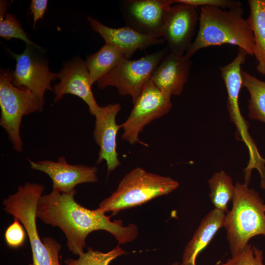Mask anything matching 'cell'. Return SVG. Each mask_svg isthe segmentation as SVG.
Returning <instances> with one entry per match:
<instances>
[{
	"mask_svg": "<svg viewBox=\"0 0 265 265\" xmlns=\"http://www.w3.org/2000/svg\"><path fill=\"white\" fill-rule=\"evenodd\" d=\"M76 190L63 193L52 190L39 198L36 217L45 224L60 228L67 239V246L74 254L79 256L86 246L85 240L91 232L105 230L113 235L119 244L134 240L138 229L134 224L123 226L120 220H110V216L91 210L75 199Z\"/></svg>",
	"mask_w": 265,
	"mask_h": 265,
	"instance_id": "1",
	"label": "cell"
},
{
	"mask_svg": "<svg viewBox=\"0 0 265 265\" xmlns=\"http://www.w3.org/2000/svg\"><path fill=\"white\" fill-rule=\"evenodd\" d=\"M241 6L230 9L201 7L197 35L185 55L191 57L198 51L211 46L230 44L253 55L254 36Z\"/></svg>",
	"mask_w": 265,
	"mask_h": 265,
	"instance_id": "2",
	"label": "cell"
},
{
	"mask_svg": "<svg viewBox=\"0 0 265 265\" xmlns=\"http://www.w3.org/2000/svg\"><path fill=\"white\" fill-rule=\"evenodd\" d=\"M45 187L43 185L26 183L14 194L2 202L3 210L17 218L23 224L31 246L32 263L29 265H60L59 253L61 245L54 239H41L36 226V207Z\"/></svg>",
	"mask_w": 265,
	"mask_h": 265,
	"instance_id": "3",
	"label": "cell"
},
{
	"mask_svg": "<svg viewBox=\"0 0 265 265\" xmlns=\"http://www.w3.org/2000/svg\"><path fill=\"white\" fill-rule=\"evenodd\" d=\"M248 185L236 183L232 207L224 219L223 227L232 256L242 251L254 237H265L264 200Z\"/></svg>",
	"mask_w": 265,
	"mask_h": 265,
	"instance_id": "4",
	"label": "cell"
},
{
	"mask_svg": "<svg viewBox=\"0 0 265 265\" xmlns=\"http://www.w3.org/2000/svg\"><path fill=\"white\" fill-rule=\"evenodd\" d=\"M179 186L178 181L137 167L127 173L115 191L104 199L96 209L102 213L120 211L141 205L152 199L167 195Z\"/></svg>",
	"mask_w": 265,
	"mask_h": 265,
	"instance_id": "5",
	"label": "cell"
},
{
	"mask_svg": "<svg viewBox=\"0 0 265 265\" xmlns=\"http://www.w3.org/2000/svg\"><path fill=\"white\" fill-rule=\"evenodd\" d=\"M12 79V71L9 69L0 70V125L7 133L15 151L22 152L23 142L20 128L23 118L42 111L43 108L30 90L15 86Z\"/></svg>",
	"mask_w": 265,
	"mask_h": 265,
	"instance_id": "6",
	"label": "cell"
},
{
	"mask_svg": "<svg viewBox=\"0 0 265 265\" xmlns=\"http://www.w3.org/2000/svg\"><path fill=\"white\" fill-rule=\"evenodd\" d=\"M168 50V47L165 48L135 60L123 57L97 82L98 87L104 89L108 86L115 87L120 95L131 96L133 103Z\"/></svg>",
	"mask_w": 265,
	"mask_h": 265,
	"instance_id": "7",
	"label": "cell"
},
{
	"mask_svg": "<svg viewBox=\"0 0 265 265\" xmlns=\"http://www.w3.org/2000/svg\"><path fill=\"white\" fill-rule=\"evenodd\" d=\"M247 53L242 49L238 51L235 58L229 64L220 67L221 77L227 92V109L231 121L236 127V136L243 141L248 148L249 154V164L258 165L264 158L262 157L256 145L248 132L249 125L241 113L239 106V96L242 86L241 66Z\"/></svg>",
	"mask_w": 265,
	"mask_h": 265,
	"instance_id": "8",
	"label": "cell"
},
{
	"mask_svg": "<svg viewBox=\"0 0 265 265\" xmlns=\"http://www.w3.org/2000/svg\"><path fill=\"white\" fill-rule=\"evenodd\" d=\"M171 96L161 91L150 80L133 103L127 120L121 124L123 140L131 144L148 146L138 138L143 129L155 119L167 114L172 107Z\"/></svg>",
	"mask_w": 265,
	"mask_h": 265,
	"instance_id": "9",
	"label": "cell"
},
{
	"mask_svg": "<svg viewBox=\"0 0 265 265\" xmlns=\"http://www.w3.org/2000/svg\"><path fill=\"white\" fill-rule=\"evenodd\" d=\"M171 0H124L120 9L126 26L147 36L162 38Z\"/></svg>",
	"mask_w": 265,
	"mask_h": 265,
	"instance_id": "10",
	"label": "cell"
},
{
	"mask_svg": "<svg viewBox=\"0 0 265 265\" xmlns=\"http://www.w3.org/2000/svg\"><path fill=\"white\" fill-rule=\"evenodd\" d=\"M31 47L26 45L20 54L11 52L16 62L15 69L12 71V83L18 87L30 90L43 108L45 93L47 90L53 92L51 82L58 79V73L51 72L48 63L32 53Z\"/></svg>",
	"mask_w": 265,
	"mask_h": 265,
	"instance_id": "11",
	"label": "cell"
},
{
	"mask_svg": "<svg viewBox=\"0 0 265 265\" xmlns=\"http://www.w3.org/2000/svg\"><path fill=\"white\" fill-rule=\"evenodd\" d=\"M198 22L196 8L181 3L171 6L162 36L170 53L180 56L186 54L193 42Z\"/></svg>",
	"mask_w": 265,
	"mask_h": 265,
	"instance_id": "12",
	"label": "cell"
},
{
	"mask_svg": "<svg viewBox=\"0 0 265 265\" xmlns=\"http://www.w3.org/2000/svg\"><path fill=\"white\" fill-rule=\"evenodd\" d=\"M30 168L46 174L51 178L53 190L67 193L75 189L81 184L96 183L98 168L82 164H71L64 156H60L56 161L42 160L33 161L27 159Z\"/></svg>",
	"mask_w": 265,
	"mask_h": 265,
	"instance_id": "13",
	"label": "cell"
},
{
	"mask_svg": "<svg viewBox=\"0 0 265 265\" xmlns=\"http://www.w3.org/2000/svg\"><path fill=\"white\" fill-rule=\"evenodd\" d=\"M121 109L119 104H110L100 106L94 115L93 137L100 148L97 163L105 161L108 173L120 165L117 151V136L122 126L116 123V117Z\"/></svg>",
	"mask_w": 265,
	"mask_h": 265,
	"instance_id": "14",
	"label": "cell"
},
{
	"mask_svg": "<svg viewBox=\"0 0 265 265\" xmlns=\"http://www.w3.org/2000/svg\"><path fill=\"white\" fill-rule=\"evenodd\" d=\"M58 73L59 81L53 86L54 103L61 100L66 94L74 95L83 100L89 112L94 115L100 106L92 91V84L84 61L75 58L64 65Z\"/></svg>",
	"mask_w": 265,
	"mask_h": 265,
	"instance_id": "15",
	"label": "cell"
},
{
	"mask_svg": "<svg viewBox=\"0 0 265 265\" xmlns=\"http://www.w3.org/2000/svg\"><path fill=\"white\" fill-rule=\"evenodd\" d=\"M87 20L92 30L98 33L105 43L119 49L125 58L130 59L137 50L164 43L162 38H156L142 34L132 28L125 26L120 28L107 26L93 17L88 16Z\"/></svg>",
	"mask_w": 265,
	"mask_h": 265,
	"instance_id": "16",
	"label": "cell"
},
{
	"mask_svg": "<svg viewBox=\"0 0 265 265\" xmlns=\"http://www.w3.org/2000/svg\"><path fill=\"white\" fill-rule=\"evenodd\" d=\"M192 61L185 55L168 53L154 70L151 80L162 92L180 95L187 81Z\"/></svg>",
	"mask_w": 265,
	"mask_h": 265,
	"instance_id": "17",
	"label": "cell"
},
{
	"mask_svg": "<svg viewBox=\"0 0 265 265\" xmlns=\"http://www.w3.org/2000/svg\"><path fill=\"white\" fill-rule=\"evenodd\" d=\"M226 213L213 209L201 220L192 238L186 246L181 265H196L198 255L210 243L222 227Z\"/></svg>",
	"mask_w": 265,
	"mask_h": 265,
	"instance_id": "18",
	"label": "cell"
},
{
	"mask_svg": "<svg viewBox=\"0 0 265 265\" xmlns=\"http://www.w3.org/2000/svg\"><path fill=\"white\" fill-rule=\"evenodd\" d=\"M250 14L247 20L252 31L253 55L258 62L256 69L265 75V0H249Z\"/></svg>",
	"mask_w": 265,
	"mask_h": 265,
	"instance_id": "19",
	"label": "cell"
},
{
	"mask_svg": "<svg viewBox=\"0 0 265 265\" xmlns=\"http://www.w3.org/2000/svg\"><path fill=\"white\" fill-rule=\"evenodd\" d=\"M123 57L119 49L106 43L98 52L88 55L84 62L91 84L111 71Z\"/></svg>",
	"mask_w": 265,
	"mask_h": 265,
	"instance_id": "20",
	"label": "cell"
},
{
	"mask_svg": "<svg viewBox=\"0 0 265 265\" xmlns=\"http://www.w3.org/2000/svg\"><path fill=\"white\" fill-rule=\"evenodd\" d=\"M208 182L210 189L209 197L214 209L227 213L228 203L232 200L235 193L232 178L224 170H221L214 173Z\"/></svg>",
	"mask_w": 265,
	"mask_h": 265,
	"instance_id": "21",
	"label": "cell"
},
{
	"mask_svg": "<svg viewBox=\"0 0 265 265\" xmlns=\"http://www.w3.org/2000/svg\"><path fill=\"white\" fill-rule=\"evenodd\" d=\"M242 86L250 94L248 109L249 117L265 123V81L243 70L241 71Z\"/></svg>",
	"mask_w": 265,
	"mask_h": 265,
	"instance_id": "22",
	"label": "cell"
},
{
	"mask_svg": "<svg viewBox=\"0 0 265 265\" xmlns=\"http://www.w3.org/2000/svg\"><path fill=\"white\" fill-rule=\"evenodd\" d=\"M8 2L5 0L0 2V36L6 40L13 38L24 41L26 45L42 51V48L32 42L22 28L17 18L12 13H6Z\"/></svg>",
	"mask_w": 265,
	"mask_h": 265,
	"instance_id": "23",
	"label": "cell"
},
{
	"mask_svg": "<svg viewBox=\"0 0 265 265\" xmlns=\"http://www.w3.org/2000/svg\"><path fill=\"white\" fill-rule=\"evenodd\" d=\"M126 253L119 245L106 253L88 247L87 252L80 255L78 259L68 258L64 262L66 265H109L112 261Z\"/></svg>",
	"mask_w": 265,
	"mask_h": 265,
	"instance_id": "24",
	"label": "cell"
},
{
	"mask_svg": "<svg viewBox=\"0 0 265 265\" xmlns=\"http://www.w3.org/2000/svg\"><path fill=\"white\" fill-rule=\"evenodd\" d=\"M263 251L255 245L248 244L240 253L224 263L215 265H265Z\"/></svg>",
	"mask_w": 265,
	"mask_h": 265,
	"instance_id": "25",
	"label": "cell"
},
{
	"mask_svg": "<svg viewBox=\"0 0 265 265\" xmlns=\"http://www.w3.org/2000/svg\"><path fill=\"white\" fill-rule=\"evenodd\" d=\"M20 221L14 217V221L6 228L4 238L7 245L12 248L22 246L26 238V232Z\"/></svg>",
	"mask_w": 265,
	"mask_h": 265,
	"instance_id": "26",
	"label": "cell"
},
{
	"mask_svg": "<svg viewBox=\"0 0 265 265\" xmlns=\"http://www.w3.org/2000/svg\"><path fill=\"white\" fill-rule=\"evenodd\" d=\"M173 3H185L195 8L200 6H209L230 9L241 6L242 3L238 0H171Z\"/></svg>",
	"mask_w": 265,
	"mask_h": 265,
	"instance_id": "27",
	"label": "cell"
},
{
	"mask_svg": "<svg viewBox=\"0 0 265 265\" xmlns=\"http://www.w3.org/2000/svg\"><path fill=\"white\" fill-rule=\"evenodd\" d=\"M48 4L47 0H32L29 6L30 13L33 15V27H35L37 22L43 19Z\"/></svg>",
	"mask_w": 265,
	"mask_h": 265,
	"instance_id": "28",
	"label": "cell"
},
{
	"mask_svg": "<svg viewBox=\"0 0 265 265\" xmlns=\"http://www.w3.org/2000/svg\"><path fill=\"white\" fill-rule=\"evenodd\" d=\"M172 265H181L178 262H175L172 264Z\"/></svg>",
	"mask_w": 265,
	"mask_h": 265,
	"instance_id": "29",
	"label": "cell"
},
{
	"mask_svg": "<svg viewBox=\"0 0 265 265\" xmlns=\"http://www.w3.org/2000/svg\"><path fill=\"white\" fill-rule=\"evenodd\" d=\"M264 211L265 212V204H264Z\"/></svg>",
	"mask_w": 265,
	"mask_h": 265,
	"instance_id": "30",
	"label": "cell"
}]
</instances>
